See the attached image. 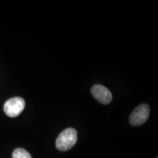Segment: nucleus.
I'll return each mask as SVG.
<instances>
[{
  "mask_svg": "<svg viewBox=\"0 0 158 158\" xmlns=\"http://www.w3.org/2000/svg\"><path fill=\"white\" fill-rule=\"evenodd\" d=\"M78 135L73 128H68L59 134L56 141V147L59 151L66 152L76 145Z\"/></svg>",
  "mask_w": 158,
  "mask_h": 158,
  "instance_id": "f257e3e1",
  "label": "nucleus"
},
{
  "mask_svg": "<svg viewBox=\"0 0 158 158\" xmlns=\"http://www.w3.org/2000/svg\"><path fill=\"white\" fill-rule=\"evenodd\" d=\"M25 108V100L19 97L11 98L7 100L4 106V111L10 117H16L23 111Z\"/></svg>",
  "mask_w": 158,
  "mask_h": 158,
  "instance_id": "f03ea898",
  "label": "nucleus"
},
{
  "mask_svg": "<svg viewBox=\"0 0 158 158\" xmlns=\"http://www.w3.org/2000/svg\"><path fill=\"white\" fill-rule=\"evenodd\" d=\"M150 108L147 104H141L132 112L130 116V123L133 126H140L147 121Z\"/></svg>",
  "mask_w": 158,
  "mask_h": 158,
  "instance_id": "7ed1b4c3",
  "label": "nucleus"
},
{
  "mask_svg": "<svg viewBox=\"0 0 158 158\" xmlns=\"http://www.w3.org/2000/svg\"><path fill=\"white\" fill-rule=\"evenodd\" d=\"M92 94L94 98L100 103L107 105L112 100V94L107 88L100 84H96L92 86Z\"/></svg>",
  "mask_w": 158,
  "mask_h": 158,
  "instance_id": "20e7f679",
  "label": "nucleus"
},
{
  "mask_svg": "<svg viewBox=\"0 0 158 158\" xmlns=\"http://www.w3.org/2000/svg\"><path fill=\"white\" fill-rule=\"evenodd\" d=\"M13 158H32L27 150L18 148L13 153Z\"/></svg>",
  "mask_w": 158,
  "mask_h": 158,
  "instance_id": "39448f33",
  "label": "nucleus"
}]
</instances>
